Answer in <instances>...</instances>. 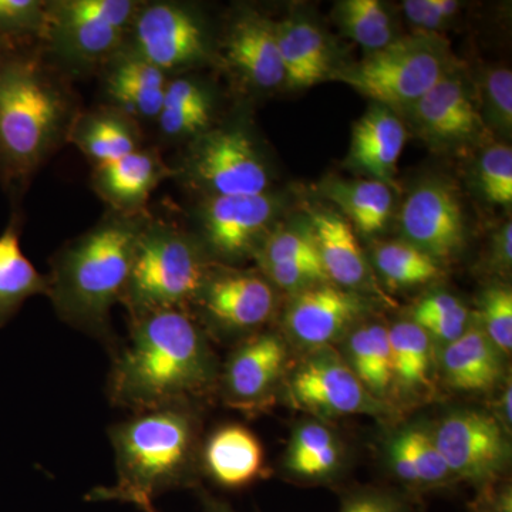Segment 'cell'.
Masks as SVG:
<instances>
[{
	"instance_id": "obj_1",
	"label": "cell",
	"mask_w": 512,
	"mask_h": 512,
	"mask_svg": "<svg viewBox=\"0 0 512 512\" xmlns=\"http://www.w3.org/2000/svg\"><path fill=\"white\" fill-rule=\"evenodd\" d=\"M217 366L200 326L185 309L131 316L130 338L117 352L111 402L133 413L191 404L211 389Z\"/></svg>"
},
{
	"instance_id": "obj_2",
	"label": "cell",
	"mask_w": 512,
	"mask_h": 512,
	"mask_svg": "<svg viewBox=\"0 0 512 512\" xmlns=\"http://www.w3.org/2000/svg\"><path fill=\"white\" fill-rule=\"evenodd\" d=\"M148 221L143 212L113 211L60 251L53 261L47 296L64 322L113 342L111 308L121 301Z\"/></svg>"
},
{
	"instance_id": "obj_3",
	"label": "cell",
	"mask_w": 512,
	"mask_h": 512,
	"mask_svg": "<svg viewBox=\"0 0 512 512\" xmlns=\"http://www.w3.org/2000/svg\"><path fill=\"white\" fill-rule=\"evenodd\" d=\"M117 484L96 488L93 501L153 503L158 495L194 485L200 460L198 420L190 404L134 413L110 427Z\"/></svg>"
},
{
	"instance_id": "obj_4",
	"label": "cell",
	"mask_w": 512,
	"mask_h": 512,
	"mask_svg": "<svg viewBox=\"0 0 512 512\" xmlns=\"http://www.w3.org/2000/svg\"><path fill=\"white\" fill-rule=\"evenodd\" d=\"M72 104L32 57L0 53V175L22 184L72 127Z\"/></svg>"
},
{
	"instance_id": "obj_5",
	"label": "cell",
	"mask_w": 512,
	"mask_h": 512,
	"mask_svg": "<svg viewBox=\"0 0 512 512\" xmlns=\"http://www.w3.org/2000/svg\"><path fill=\"white\" fill-rule=\"evenodd\" d=\"M208 275L204 252L194 239L170 225L148 221L120 302L131 316L185 309L195 302Z\"/></svg>"
},
{
	"instance_id": "obj_6",
	"label": "cell",
	"mask_w": 512,
	"mask_h": 512,
	"mask_svg": "<svg viewBox=\"0 0 512 512\" xmlns=\"http://www.w3.org/2000/svg\"><path fill=\"white\" fill-rule=\"evenodd\" d=\"M450 73L446 43L433 33L393 40L362 62L330 74L380 106L412 107Z\"/></svg>"
},
{
	"instance_id": "obj_7",
	"label": "cell",
	"mask_w": 512,
	"mask_h": 512,
	"mask_svg": "<svg viewBox=\"0 0 512 512\" xmlns=\"http://www.w3.org/2000/svg\"><path fill=\"white\" fill-rule=\"evenodd\" d=\"M138 9L131 0H62L46 3L42 37L73 63L94 64L114 55Z\"/></svg>"
},
{
	"instance_id": "obj_8",
	"label": "cell",
	"mask_w": 512,
	"mask_h": 512,
	"mask_svg": "<svg viewBox=\"0 0 512 512\" xmlns=\"http://www.w3.org/2000/svg\"><path fill=\"white\" fill-rule=\"evenodd\" d=\"M431 434L454 480L485 488L503 476L510 461L507 430L491 414L458 410Z\"/></svg>"
},
{
	"instance_id": "obj_9",
	"label": "cell",
	"mask_w": 512,
	"mask_h": 512,
	"mask_svg": "<svg viewBox=\"0 0 512 512\" xmlns=\"http://www.w3.org/2000/svg\"><path fill=\"white\" fill-rule=\"evenodd\" d=\"M192 180L210 197L265 194L269 174L254 141L237 128L204 134L187 163Z\"/></svg>"
},
{
	"instance_id": "obj_10",
	"label": "cell",
	"mask_w": 512,
	"mask_h": 512,
	"mask_svg": "<svg viewBox=\"0 0 512 512\" xmlns=\"http://www.w3.org/2000/svg\"><path fill=\"white\" fill-rule=\"evenodd\" d=\"M289 394L301 409L318 416L383 412L382 402L367 392L345 359L328 348L316 349L296 367Z\"/></svg>"
},
{
	"instance_id": "obj_11",
	"label": "cell",
	"mask_w": 512,
	"mask_h": 512,
	"mask_svg": "<svg viewBox=\"0 0 512 512\" xmlns=\"http://www.w3.org/2000/svg\"><path fill=\"white\" fill-rule=\"evenodd\" d=\"M133 55L161 72L184 69L207 56L204 28L183 6L153 3L138 9L131 25Z\"/></svg>"
},
{
	"instance_id": "obj_12",
	"label": "cell",
	"mask_w": 512,
	"mask_h": 512,
	"mask_svg": "<svg viewBox=\"0 0 512 512\" xmlns=\"http://www.w3.org/2000/svg\"><path fill=\"white\" fill-rule=\"evenodd\" d=\"M404 241L436 261L461 251L466 239L463 208L456 192L440 181H426L407 197L400 212Z\"/></svg>"
},
{
	"instance_id": "obj_13",
	"label": "cell",
	"mask_w": 512,
	"mask_h": 512,
	"mask_svg": "<svg viewBox=\"0 0 512 512\" xmlns=\"http://www.w3.org/2000/svg\"><path fill=\"white\" fill-rule=\"evenodd\" d=\"M275 214L274 198L266 192L210 197L201 208L205 244L220 258H242L255 252Z\"/></svg>"
},
{
	"instance_id": "obj_14",
	"label": "cell",
	"mask_w": 512,
	"mask_h": 512,
	"mask_svg": "<svg viewBox=\"0 0 512 512\" xmlns=\"http://www.w3.org/2000/svg\"><path fill=\"white\" fill-rule=\"evenodd\" d=\"M198 305L215 328L248 332L264 325L275 311V292L262 276L245 272L208 275Z\"/></svg>"
},
{
	"instance_id": "obj_15",
	"label": "cell",
	"mask_w": 512,
	"mask_h": 512,
	"mask_svg": "<svg viewBox=\"0 0 512 512\" xmlns=\"http://www.w3.org/2000/svg\"><path fill=\"white\" fill-rule=\"evenodd\" d=\"M365 302L338 285L320 284L296 293L285 312V329L299 345L328 348L355 325Z\"/></svg>"
},
{
	"instance_id": "obj_16",
	"label": "cell",
	"mask_w": 512,
	"mask_h": 512,
	"mask_svg": "<svg viewBox=\"0 0 512 512\" xmlns=\"http://www.w3.org/2000/svg\"><path fill=\"white\" fill-rule=\"evenodd\" d=\"M286 362L288 348L276 333H258L245 340L225 365L222 375L225 399L239 407L265 403L284 376Z\"/></svg>"
},
{
	"instance_id": "obj_17",
	"label": "cell",
	"mask_w": 512,
	"mask_h": 512,
	"mask_svg": "<svg viewBox=\"0 0 512 512\" xmlns=\"http://www.w3.org/2000/svg\"><path fill=\"white\" fill-rule=\"evenodd\" d=\"M200 463L212 483L239 491L265 474V451L258 437L241 424H225L212 431L201 448Z\"/></svg>"
},
{
	"instance_id": "obj_18",
	"label": "cell",
	"mask_w": 512,
	"mask_h": 512,
	"mask_svg": "<svg viewBox=\"0 0 512 512\" xmlns=\"http://www.w3.org/2000/svg\"><path fill=\"white\" fill-rule=\"evenodd\" d=\"M170 174L153 150H137L127 156L96 165L93 188L113 211L138 214L154 188Z\"/></svg>"
},
{
	"instance_id": "obj_19",
	"label": "cell",
	"mask_w": 512,
	"mask_h": 512,
	"mask_svg": "<svg viewBox=\"0 0 512 512\" xmlns=\"http://www.w3.org/2000/svg\"><path fill=\"white\" fill-rule=\"evenodd\" d=\"M229 63L259 89L285 83V70L276 39L275 23L262 16H241L227 39Z\"/></svg>"
},
{
	"instance_id": "obj_20",
	"label": "cell",
	"mask_w": 512,
	"mask_h": 512,
	"mask_svg": "<svg viewBox=\"0 0 512 512\" xmlns=\"http://www.w3.org/2000/svg\"><path fill=\"white\" fill-rule=\"evenodd\" d=\"M412 111L420 130L437 141L466 140L481 126L466 86L450 73L417 100Z\"/></svg>"
},
{
	"instance_id": "obj_21",
	"label": "cell",
	"mask_w": 512,
	"mask_h": 512,
	"mask_svg": "<svg viewBox=\"0 0 512 512\" xmlns=\"http://www.w3.org/2000/svg\"><path fill=\"white\" fill-rule=\"evenodd\" d=\"M406 140L402 120L392 109L377 104L353 128L350 160L359 170L392 187Z\"/></svg>"
},
{
	"instance_id": "obj_22",
	"label": "cell",
	"mask_w": 512,
	"mask_h": 512,
	"mask_svg": "<svg viewBox=\"0 0 512 512\" xmlns=\"http://www.w3.org/2000/svg\"><path fill=\"white\" fill-rule=\"evenodd\" d=\"M441 370L448 386L461 392H488L503 379L504 355L478 323L444 346Z\"/></svg>"
},
{
	"instance_id": "obj_23",
	"label": "cell",
	"mask_w": 512,
	"mask_h": 512,
	"mask_svg": "<svg viewBox=\"0 0 512 512\" xmlns=\"http://www.w3.org/2000/svg\"><path fill=\"white\" fill-rule=\"evenodd\" d=\"M312 235L329 281L345 289L366 284L367 264L348 221L330 212H311Z\"/></svg>"
},
{
	"instance_id": "obj_24",
	"label": "cell",
	"mask_w": 512,
	"mask_h": 512,
	"mask_svg": "<svg viewBox=\"0 0 512 512\" xmlns=\"http://www.w3.org/2000/svg\"><path fill=\"white\" fill-rule=\"evenodd\" d=\"M276 39L285 70V83L303 89L330 76V55L325 37L313 23L286 19L275 23Z\"/></svg>"
},
{
	"instance_id": "obj_25",
	"label": "cell",
	"mask_w": 512,
	"mask_h": 512,
	"mask_svg": "<svg viewBox=\"0 0 512 512\" xmlns=\"http://www.w3.org/2000/svg\"><path fill=\"white\" fill-rule=\"evenodd\" d=\"M167 84L164 72L130 52L111 69L107 92L126 114L150 119L160 114Z\"/></svg>"
},
{
	"instance_id": "obj_26",
	"label": "cell",
	"mask_w": 512,
	"mask_h": 512,
	"mask_svg": "<svg viewBox=\"0 0 512 512\" xmlns=\"http://www.w3.org/2000/svg\"><path fill=\"white\" fill-rule=\"evenodd\" d=\"M18 218L0 235V328L26 299L49 293V276L40 274L20 249Z\"/></svg>"
},
{
	"instance_id": "obj_27",
	"label": "cell",
	"mask_w": 512,
	"mask_h": 512,
	"mask_svg": "<svg viewBox=\"0 0 512 512\" xmlns=\"http://www.w3.org/2000/svg\"><path fill=\"white\" fill-rule=\"evenodd\" d=\"M67 136L96 165L140 150L136 127L117 110L97 111L73 120Z\"/></svg>"
},
{
	"instance_id": "obj_28",
	"label": "cell",
	"mask_w": 512,
	"mask_h": 512,
	"mask_svg": "<svg viewBox=\"0 0 512 512\" xmlns=\"http://www.w3.org/2000/svg\"><path fill=\"white\" fill-rule=\"evenodd\" d=\"M342 458V446L333 431L318 421H306L293 431L285 467L301 480L325 481L338 473Z\"/></svg>"
},
{
	"instance_id": "obj_29",
	"label": "cell",
	"mask_w": 512,
	"mask_h": 512,
	"mask_svg": "<svg viewBox=\"0 0 512 512\" xmlns=\"http://www.w3.org/2000/svg\"><path fill=\"white\" fill-rule=\"evenodd\" d=\"M345 362L367 392L382 402L393 386L389 328L367 323L352 330L346 343Z\"/></svg>"
},
{
	"instance_id": "obj_30",
	"label": "cell",
	"mask_w": 512,
	"mask_h": 512,
	"mask_svg": "<svg viewBox=\"0 0 512 512\" xmlns=\"http://www.w3.org/2000/svg\"><path fill=\"white\" fill-rule=\"evenodd\" d=\"M392 350L393 384L404 393H429L433 389V342L412 320L394 323L389 328Z\"/></svg>"
},
{
	"instance_id": "obj_31",
	"label": "cell",
	"mask_w": 512,
	"mask_h": 512,
	"mask_svg": "<svg viewBox=\"0 0 512 512\" xmlns=\"http://www.w3.org/2000/svg\"><path fill=\"white\" fill-rule=\"evenodd\" d=\"M326 194L365 235L382 231L392 215V187L382 181H333Z\"/></svg>"
},
{
	"instance_id": "obj_32",
	"label": "cell",
	"mask_w": 512,
	"mask_h": 512,
	"mask_svg": "<svg viewBox=\"0 0 512 512\" xmlns=\"http://www.w3.org/2000/svg\"><path fill=\"white\" fill-rule=\"evenodd\" d=\"M211 99L200 84L177 79L167 84L163 107L158 114L161 131L170 137L195 136L208 127Z\"/></svg>"
},
{
	"instance_id": "obj_33",
	"label": "cell",
	"mask_w": 512,
	"mask_h": 512,
	"mask_svg": "<svg viewBox=\"0 0 512 512\" xmlns=\"http://www.w3.org/2000/svg\"><path fill=\"white\" fill-rule=\"evenodd\" d=\"M373 259L387 284L396 288L429 284L441 272L439 261L404 239L377 245Z\"/></svg>"
},
{
	"instance_id": "obj_34",
	"label": "cell",
	"mask_w": 512,
	"mask_h": 512,
	"mask_svg": "<svg viewBox=\"0 0 512 512\" xmlns=\"http://www.w3.org/2000/svg\"><path fill=\"white\" fill-rule=\"evenodd\" d=\"M338 22L350 39L370 53L389 46L394 40L389 13L377 0H345L339 3Z\"/></svg>"
},
{
	"instance_id": "obj_35",
	"label": "cell",
	"mask_w": 512,
	"mask_h": 512,
	"mask_svg": "<svg viewBox=\"0 0 512 512\" xmlns=\"http://www.w3.org/2000/svg\"><path fill=\"white\" fill-rule=\"evenodd\" d=\"M410 320L427 333L431 342L447 346L466 332L470 313L456 296L440 292L426 296L413 309Z\"/></svg>"
},
{
	"instance_id": "obj_36",
	"label": "cell",
	"mask_w": 512,
	"mask_h": 512,
	"mask_svg": "<svg viewBox=\"0 0 512 512\" xmlns=\"http://www.w3.org/2000/svg\"><path fill=\"white\" fill-rule=\"evenodd\" d=\"M403 448L417 478V491L434 490L454 481L446 461L434 443L433 434L420 427H409L393 437Z\"/></svg>"
},
{
	"instance_id": "obj_37",
	"label": "cell",
	"mask_w": 512,
	"mask_h": 512,
	"mask_svg": "<svg viewBox=\"0 0 512 512\" xmlns=\"http://www.w3.org/2000/svg\"><path fill=\"white\" fill-rule=\"evenodd\" d=\"M254 254L261 268L276 264L322 265L312 232L298 229L269 232L256 247Z\"/></svg>"
},
{
	"instance_id": "obj_38",
	"label": "cell",
	"mask_w": 512,
	"mask_h": 512,
	"mask_svg": "<svg viewBox=\"0 0 512 512\" xmlns=\"http://www.w3.org/2000/svg\"><path fill=\"white\" fill-rule=\"evenodd\" d=\"M487 338L503 355L512 349V292L507 286L494 285L480 301V323Z\"/></svg>"
},
{
	"instance_id": "obj_39",
	"label": "cell",
	"mask_w": 512,
	"mask_h": 512,
	"mask_svg": "<svg viewBox=\"0 0 512 512\" xmlns=\"http://www.w3.org/2000/svg\"><path fill=\"white\" fill-rule=\"evenodd\" d=\"M478 185L488 201L497 205L512 202V150L505 144L485 148L478 160Z\"/></svg>"
},
{
	"instance_id": "obj_40",
	"label": "cell",
	"mask_w": 512,
	"mask_h": 512,
	"mask_svg": "<svg viewBox=\"0 0 512 512\" xmlns=\"http://www.w3.org/2000/svg\"><path fill=\"white\" fill-rule=\"evenodd\" d=\"M485 109L498 130L511 134L512 130V73L505 67H494L481 77Z\"/></svg>"
},
{
	"instance_id": "obj_41",
	"label": "cell",
	"mask_w": 512,
	"mask_h": 512,
	"mask_svg": "<svg viewBox=\"0 0 512 512\" xmlns=\"http://www.w3.org/2000/svg\"><path fill=\"white\" fill-rule=\"evenodd\" d=\"M45 25V2L0 0V37L42 36Z\"/></svg>"
},
{
	"instance_id": "obj_42",
	"label": "cell",
	"mask_w": 512,
	"mask_h": 512,
	"mask_svg": "<svg viewBox=\"0 0 512 512\" xmlns=\"http://www.w3.org/2000/svg\"><path fill=\"white\" fill-rule=\"evenodd\" d=\"M339 512H414L403 494L383 488H359L343 495Z\"/></svg>"
},
{
	"instance_id": "obj_43",
	"label": "cell",
	"mask_w": 512,
	"mask_h": 512,
	"mask_svg": "<svg viewBox=\"0 0 512 512\" xmlns=\"http://www.w3.org/2000/svg\"><path fill=\"white\" fill-rule=\"evenodd\" d=\"M262 271L272 284L296 293L330 282L319 264H276L264 266Z\"/></svg>"
},
{
	"instance_id": "obj_44",
	"label": "cell",
	"mask_w": 512,
	"mask_h": 512,
	"mask_svg": "<svg viewBox=\"0 0 512 512\" xmlns=\"http://www.w3.org/2000/svg\"><path fill=\"white\" fill-rule=\"evenodd\" d=\"M460 3L456 0H406L403 10L414 26L431 33L443 29L456 18Z\"/></svg>"
},
{
	"instance_id": "obj_45",
	"label": "cell",
	"mask_w": 512,
	"mask_h": 512,
	"mask_svg": "<svg viewBox=\"0 0 512 512\" xmlns=\"http://www.w3.org/2000/svg\"><path fill=\"white\" fill-rule=\"evenodd\" d=\"M512 262V224L505 222L495 234L491 249V264L495 269L510 271Z\"/></svg>"
},
{
	"instance_id": "obj_46",
	"label": "cell",
	"mask_w": 512,
	"mask_h": 512,
	"mask_svg": "<svg viewBox=\"0 0 512 512\" xmlns=\"http://www.w3.org/2000/svg\"><path fill=\"white\" fill-rule=\"evenodd\" d=\"M512 390L511 383L508 382V386L505 387L504 392L501 393L500 400H498V416L495 417L501 424L505 430L510 433L511 431V423H512Z\"/></svg>"
},
{
	"instance_id": "obj_47",
	"label": "cell",
	"mask_w": 512,
	"mask_h": 512,
	"mask_svg": "<svg viewBox=\"0 0 512 512\" xmlns=\"http://www.w3.org/2000/svg\"><path fill=\"white\" fill-rule=\"evenodd\" d=\"M200 498L205 512H235L232 510L231 505L212 497V495L205 493V491H201Z\"/></svg>"
},
{
	"instance_id": "obj_48",
	"label": "cell",
	"mask_w": 512,
	"mask_h": 512,
	"mask_svg": "<svg viewBox=\"0 0 512 512\" xmlns=\"http://www.w3.org/2000/svg\"><path fill=\"white\" fill-rule=\"evenodd\" d=\"M138 510L143 512H157L156 507H154L153 503H144L138 505Z\"/></svg>"
},
{
	"instance_id": "obj_49",
	"label": "cell",
	"mask_w": 512,
	"mask_h": 512,
	"mask_svg": "<svg viewBox=\"0 0 512 512\" xmlns=\"http://www.w3.org/2000/svg\"><path fill=\"white\" fill-rule=\"evenodd\" d=\"M473 512H485L483 508L478 507V505H474Z\"/></svg>"
},
{
	"instance_id": "obj_50",
	"label": "cell",
	"mask_w": 512,
	"mask_h": 512,
	"mask_svg": "<svg viewBox=\"0 0 512 512\" xmlns=\"http://www.w3.org/2000/svg\"><path fill=\"white\" fill-rule=\"evenodd\" d=\"M0 49H2V37H0Z\"/></svg>"
}]
</instances>
